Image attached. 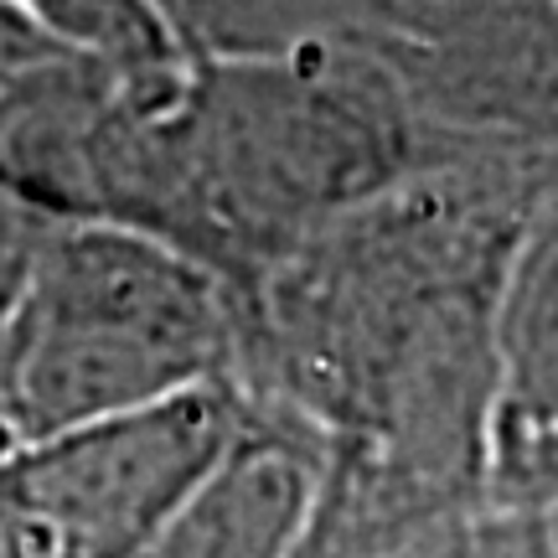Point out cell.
I'll return each mask as SVG.
<instances>
[{
  "instance_id": "cell-5",
  "label": "cell",
  "mask_w": 558,
  "mask_h": 558,
  "mask_svg": "<svg viewBox=\"0 0 558 558\" xmlns=\"http://www.w3.org/2000/svg\"><path fill=\"white\" fill-rule=\"evenodd\" d=\"M150 11L166 21V32L186 58L239 47V0H150Z\"/></svg>"
},
{
  "instance_id": "cell-3",
  "label": "cell",
  "mask_w": 558,
  "mask_h": 558,
  "mask_svg": "<svg viewBox=\"0 0 558 558\" xmlns=\"http://www.w3.org/2000/svg\"><path fill=\"white\" fill-rule=\"evenodd\" d=\"M248 414V388L218 378L0 450V507L41 558H140Z\"/></svg>"
},
{
  "instance_id": "cell-4",
  "label": "cell",
  "mask_w": 558,
  "mask_h": 558,
  "mask_svg": "<svg viewBox=\"0 0 558 558\" xmlns=\"http://www.w3.org/2000/svg\"><path fill=\"white\" fill-rule=\"evenodd\" d=\"M331 439L284 403L248 399L239 435L140 558H300Z\"/></svg>"
},
{
  "instance_id": "cell-6",
  "label": "cell",
  "mask_w": 558,
  "mask_h": 558,
  "mask_svg": "<svg viewBox=\"0 0 558 558\" xmlns=\"http://www.w3.org/2000/svg\"><path fill=\"white\" fill-rule=\"evenodd\" d=\"M37 228L41 218H32L26 207L0 197V362H5V331H11V311H16L21 275H26V259H32ZM0 450H5V435H0Z\"/></svg>"
},
{
  "instance_id": "cell-2",
  "label": "cell",
  "mask_w": 558,
  "mask_h": 558,
  "mask_svg": "<svg viewBox=\"0 0 558 558\" xmlns=\"http://www.w3.org/2000/svg\"><path fill=\"white\" fill-rule=\"evenodd\" d=\"M248 300L177 243L120 222H41L0 362L5 450L239 378Z\"/></svg>"
},
{
  "instance_id": "cell-1",
  "label": "cell",
  "mask_w": 558,
  "mask_h": 558,
  "mask_svg": "<svg viewBox=\"0 0 558 558\" xmlns=\"http://www.w3.org/2000/svg\"><path fill=\"white\" fill-rule=\"evenodd\" d=\"M465 130L341 32L181 62L171 104L177 243L248 295L279 259L403 181L456 166Z\"/></svg>"
},
{
  "instance_id": "cell-7",
  "label": "cell",
  "mask_w": 558,
  "mask_h": 558,
  "mask_svg": "<svg viewBox=\"0 0 558 558\" xmlns=\"http://www.w3.org/2000/svg\"><path fill=\"white\" fill-rule=\"evenodd\" d=\"M0 558H41L37 538H32L5 507H0Z\"/></svg>"
}]
</instances>
